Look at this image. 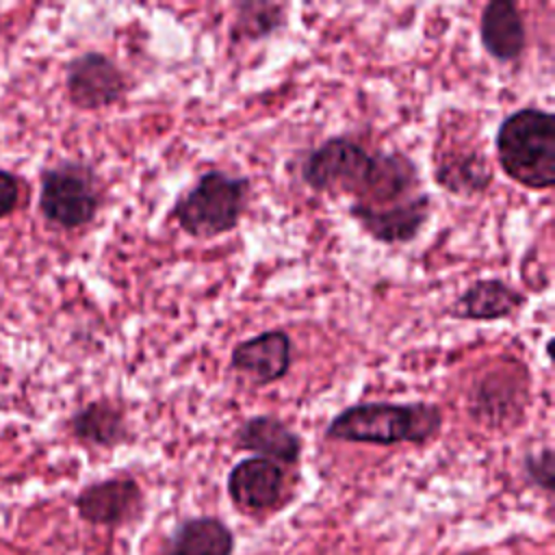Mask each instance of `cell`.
I'll return each instance as SVG.
<instances>
[{
  "mask_svg": "<svg viewBox=\"0 0 555 555\" xmlns=\"http://www.w3.org/2000/svg\"><path fill=\"white\" fill-rule=\"evenodd\" d=\"M442 412L434 403L364 401L340 410L325 429L330 440L360 444H423L438 436Z\"/></svg>",
  "mask_w": 555,
  "mask_h": 555,
  "instance_id": "1",
  "label": "cell"
},
{
  "mask_svg": "<svg viewBox=\"0 0 555 555\" xmlns=\"http://www.w3.org/2000/svg\"><path fill=\"white\" fill-rule=\"evenodd\" d=\"M496 158L503 171L527 189L555 184V117L533 106L507 115L496 130Z\"/></svg>",
  "mask_w": 555,
  "mask_h": 555,
  "instance_id": "2",
  "label": "cell"
},
{
  "mask_svg": "<svg viewBox=\"0 0 555 555\" xmlns=\"http://www.w3.org/2000/svg\"><path fill=\"white\" fill-rule=\"evenodd\" d=\"M247 197V178L210 169L204 171L199 180L173 204V217L186 234L195 238H215L238 225Z\"/></svg>",
  "mask_w": 555,
  "mask_h": 555,
  "instance_id": "3",
  "label": "cell"
},
{
  "mask_svg": "<svg viewBox=\"0 0 555 555\" xmlns=\"http://www.w3.org/2000/svg\"><path fill=\"white\" fill-rule=\"evenodd\" d=\"M41 210L63 228L87 225L100 206V191L89 167L78 163H61L41 178Z\"/></svg>",
  "mask_w": 555,
  "mask_h": 555,
  "instance_id": "4",
  "label": "cell"
},
{
  "mask_svg": "<svg viewBox=\"0 0 555 555\" xmlns=\"http://www.w3.org/2000/svg\"><path fill=\"white\" fill-rule=\"evenodd\" d=\"M373 156L353 139L332 137L312 150L301 167V178L312 191L358 195L371 171Z\"/></svg>",
  "mask_w": 555,
  "mask_h": 555,
  "instance_id": "5",
  "label": "cell"
},
{
  "mask_svg": "<svg viewBox=\"0 0 555 555\" xmlns=\"http://www.w3.org/2000/svg\"><path fill=\"white\" fill-rule=\"evenodd\" d=\"M67 95L80 108H102L117 102L126 87L121 69L100 52H85L67 65Z\"/></svg>",
  "mask_w": 555,
  "mask_h": 555,
  "instance_id": "6",
  "label": "cell"
},
{
  "mask_svg": "<svg viewBox=\"0 0 555 555\" xmlns=\"http://www.w3.org/2000/svg\"><path fill=\"white\" fill-rule=\"evenodd\" d=\"M429 195L416 193L399 204L384 208H369L360 204H349V215L362 225V230L379 243H410L416 238L421 228L429 217Z\"/></svg>",
  "mask_w": 555,
  "mask_h": 555,
  "instance_id": "7",
  "label": "cell"
},
{
  "mask_svg": "<svg viewBox=\"0 0 555 555\" xmlns=\"http://www.w3.org/2000/svg\"><path fill=\"white\" fill-rule=\"evenodd\" d=\"M418 184V169L403 152H379L373 156L371 171L353 204L384 208L408 199L405 195Z\"/></svg>",
  "mask_w": 555,
  "mask_h": 555,
  "instance_id": "8",
  "label": "cell"
},
{
  "mask_svg": "<svg viewBox=\"0 0 555 555\" xmlns=\"http://www.w3.org/2000/svg\"><path fill=\"white\" fill-rule=\"evenodd\" d=\"M141 503V488L130 477H113L91 483L76 499L80 516L93 525H121L139 514Z\"/></svg>",
  "mask_w": 555,
  "mask_h": 555,
  "instance_id": "9",
  "label": "cell"
},
{
  "mask_svg": "<svg viewBox=\"0 0 555 555\" xmlns=\"http://www.w3.org/2000/svg\"><path fill=\"white\" fill-rule=\"evenodd\" d=\"M293 362L291 336L282 330H269L238 343L232 351V366L247 373L258 384L282 379Z\"/></svg>",
  "mask_w": 555,
  "mask_h": 555,
  "instance_id": "10",
  "label": "cell"
},
{
  "mask_svg": "<svg viewBox=\"0 0 555 555\" xmlns=\"http://www.w3.org/2000/svg\"><path fill=\"white\" fill-rule=\"evenodd\" d=\"M284 473L264 457H245L228 475V494L243 509L273 507L282 494Z\"/></svg>",
  "mask_w": 555,
  "mask_h": 555,
  "instance_id": "11",
  "label": "cell"
},
{
  "mask_svg": "<svg viewBox=\"0 0 555 555\" xmlns=\"http://www.w3.org/2000/svg\"><path fill=\"white\" fill-rule=\"evenodd\" d=\"M234 442L243 451H254L256 457L271 462L295 464L301 455V438L278 416L258 414L241 423Z\"/></svg>",
  "mask_w": 555,
  "mask_h": 555,
  "instance_id": "12",
  "label": "cell"
},
{
  "mask_svg": "<svg viewBox=\"0 0 555 555\" xmlns=\"http://www.w3.org/2000/svg\"><path fill=\"white\" fill-rule=\"evenodd\" d=\"M479 33L486 52L501 63L516 61L525 50V22L518 7L509 0H492L483 7Z\"/></svg>",
  "mask_w": 555,
  "mask_h": 555,
  "instance_id": "13",
  "label": "cell"
},
{
  "mask_svg": "<svg viewBox=\"0 0 555 555\" xmlns=\"http://www.w3.org/2000/svg\"><path fill=\"white\" fill-rule=\"evenodd\" d=\"M525 306V295L499 278L477 280L468 286L451 308V314L468 321H496L512 317Z\"/></svg>",
  "mask_w": 555,
  "mask_h": 555,
  "instance_id": "14",
  "label": "cell"
},
{
  "mask_svg": "<svg viewBox=\"0 0 555 555\" xmlns=\"http://www.w3.org/2000/svg\"><path fill=\"white\" fill-rule=\"evenodd\" d=\"M234 535L215 516H197L184 520L165 555H232Z\"/></svg>",
  "mask_w": 555,
  "mask_h": 555,
  "instance_id": "15",
  "label": "cell"
},
{
  "mask_svg": "<svg viewBox=\"0 0 555 555\" xmlns=\"http://www.w3.org/2000/svg\"><path fill=\"white\" fill-rule=\"evenodd\" d=\"M436 182L455 195H475L483 193L492 182V169L475 150L468 152H449L440 156L434 169Z\"/></svg>",
  "mask_w": 555,
  "mask_h": 555,
  "instance_id": "16",
  "label": "cell"
},
{
  "mask_svg": "<svg viewBox=\"0 0 555 555\" xmlns=\"http://www.w3.org/2000/svg\"><path fill=\"white\" fill-rule=\"evenodd\" d=\"M72 431L76 438L98 447H115L128 438L124 414L106 401H93L76 412Z\"/></svg>",
  "mask_w": 555,
  "mask_h": 555,
  "instance_id": "17",
  "label": "cell"
},
{
  "mask_svg": "<svg viewBox=\"0 0 555 555\" xmlns=\"http://www.w3.org/2000/svg\"><path fill=\"white\" fill-rule=\"evenodd\" d=\"M284 24V7L275 2H238L232 37L234 39H262Z\"/></svg>",
  "mask_w": 555,
  "mask_h": 555,
  "instance_id": "18",
  "label": "cell"
},
{
  "mask_svg": "<svg viewBox=\"0 0 555 555\" xmlns=\"http://www.w3.org/2000/svg\"><path fill=\"white\" fill-rule=\"evenodd\" d=\"M525 473L527 477L544 490H553L555 473H553V451L546 447L540 453H529L525 457Z\"/></svg>",
  "mask_w": 555,
  "mask_h": 555,
  "instance_id": "19",
  "label": "cell"
},
{
  "mask_svg": "<svg viewBox=\"0 0 555 555\" xmlns=\"http://www.w3.org/2000/svg\"><path fill=\"white\" fill-rule=\"evenodd\" d=\"M20 202V182L13 173L0 169V217H7Z\"/></svg>",
  "mask_w": 555,
  "mask_h": 555,
  "instance_id": "20",
  "label": "cell"
}]
</instances>
